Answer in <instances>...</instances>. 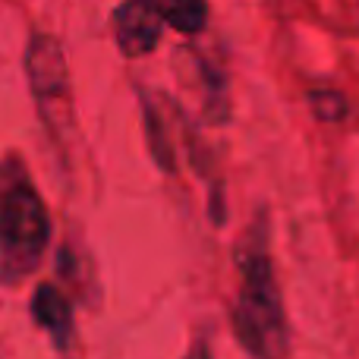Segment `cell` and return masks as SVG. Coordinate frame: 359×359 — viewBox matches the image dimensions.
<instances>
[{"mask_svg":"<svg viewBox=\"0 0 359 359\" xmlns=\"http://www.w3.org/2000/svg\"><path fill=\"white\" fill-rule=\"evenodd\" d=\"M240 293L233 303V334L252 359L287 356V318L274 280L271 255L265 249V227H255L236 252Z\"/></svg>","mask_w":359,"mask_h":359,"instance_id":"1","label":"cell"},{"mask_svg":"<svg viewBox=\"0 0 359 359\" xmlns=\"http://www.w3.org/2000/svg\"><path fill=\"white\" fill-rule=\"evenodd\" d=\"M50 236L48 211L32 186H13L0 198V252L4 271L25 274L38 265Z\"/></svg>","mask_w":359,"mask_h":359,"instance_id":"2","label":"cell"},{"mask_svg":"<svg viewBox=\"0 0 359 359\" xmlns=\"http://www.w3.org/2000/svg\"><path fill=\"white\" fill-rule=\"evenodd\" d=\"M164 10L161 0H126L114 16L117 44L126 57H142L158 44L164 32Z\"/></svg>","mask_w":359,"mask_h":359,"instance_id":"3","label":"cell"},{"mask_svg":"<svg viewBox=\"0 0 359 359\" xmlns=\"http://www.w3.org/2000/svg\"><path fill=\"white\" fill-rule=\"evenodd\" d=\"M25 63H29V79H32V88L38 92V98H63V92L69 86V76L54 38L38 35L32 41Z\"/></svg>","mask_w":359,"mask_h":359,"instance_id":"4","label":"cell"},{"mask_svg":"<svg viewBox=\"0 0 359 359\" xmlns=\"http://www.w3.org/2000/svg\"><path fill=\"white\" fill-rule=\"evenodd\" d=\"M32 316L35 322L48 331L57 341V347H67L69 334H73V309H69L67 297H63L57 287L41 284L35 290V299H32Z\"/></svg>","mask_w":359,"mask_h":359,"instance_id":"5","label":"cell"},{"mask_svg":"<svg viewBox=\"0 0 359 359\" xmlns=\"http://www.w3.org/2000/svg\"><path fill=\"white\" fill-rule=\"evenodd\" d=\"M161 10H164V19L177 32H183V35L205 29V16H208L205 0H161Z\"/></svg>","mask_w":359,"mask_h":359,"instance_id":"6","label":"cell"},{"mask_svg":"<svg viewBox=\"0 0 359 359\" xmlns=\"http://www.w3.org/2000/svg\"><path fill=\"white\" fill-rule=\"evenodd\" d=\"M309 104L318 114V120H325V123H341L347 117V98L341 92H331V88L309 92Z\"/></svg>","mask_w":359,"mask_h":359,"instance_id":"7","label":"cell"},{"mask_svg":"<svg viewBox=\"0 0 359 359\" xmlns=\"http://www.w3.org/2000/svg\"><path fill=\"white\" fill-rule=\"evenodd\" d=\"M186 359H211L208 344H205V341H196V344H192V350L186 353Z\"/></svg>","mask_w":359,"mask_h":359,"instance_id":"8","label":"cell"}]
</instances>
